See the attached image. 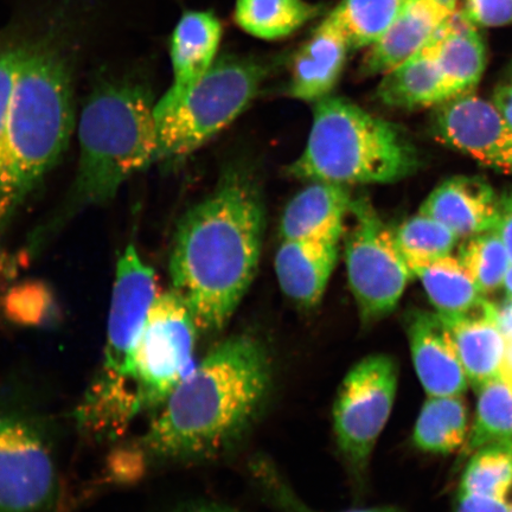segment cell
I'll list each match as a JSON object with an SVG mask.
<instances>
[{
    "label": "cell",
    "mask_w": 512,
    "mask_h": 512,
    "mask_svg": "<svg viewBox=\"0 0 512 512\" xmlns=\"http://www.w3.org/2000/svg\"><path fill=\"white\" fill-rule=\"evenodd\" d=\"M271 387L264 344L248 335L229 337L178 384L131 452L143 469L220 456L252 427Z\"/></svg>",
    "instance_id": "obj_1"
},
{
    "label": "cell",
    "mask_w": 512,
    "mask_h": 512,
    "mask_svg": "<svg viewBox=\"0 0 512 512\" xmlns=\"http://www.w3.org/2000/svg\"><path fill=\"white\" fill-rule=\"evenodd\" d=\"M266 228L264 202L251 179H223L183 216L170 256L172 290L190 307L198 330L229 323L258 271Z\"/></svg>",
    "instance_id": "obj_2"
},
{
    "label": "cell",
    "mask_w": 512,
    "mask_h": 512,
    "mask_svg": "<svg viewBox=\"0 0 512 512\" xmlns=\"http://www.w3.org/2000/svg\"><path fill=\"white\" fill-rule=\"evenodd\" d=\"M155 107L150 87L136 76L105 79L93 89L79 120L76 202L111 201L128 179L156 163Z\"/></svg>",
    "instance_id": "obj_3"
},
{
    "label": "cell",
    "mask_w": 512,
    "mask_h": 512,
    "mask_svg": "<svg viewBox=\"0 0 512 512\" xmlns=\"http://www.w3.org/2000/svg\"><path fill=\"white\" fill-rule=\"evenodd\" d=\"M418 164V152L398 126L348 99L326 96L316 102L305 149L288 172L349 187L398 182Z\"/></svg>",
    "instance_id": "obj_4"
},
{
    "label": "cell",
    "mask_w": 512,
    "mask_h": 512,
    "mask_svg": "<svg viewBox=\"0 0 512 512\" xmlns=\"http://www.w3.org/2000/svg\"><path fill=\"white\" fill-rule=\"evenodd\" d=\"M8 125L19 207L60 162L75 128L72 76L56 50L23 49Z\"/></svg>",
    "instance_id": "obj_5"
},
{
    "label": "cell",
    "mask_w": 512,
    "mask_h": 512,
    "mask_svg": "<svg viewBox=\"0 0 512 512\" xmlns=\"http://www.w3.org/2000/svg\"><path fill=\"white\" fill-rule=\"evenodd\" d=\"M157 296L155 270L140 258L136 246H128L115 271L104 361L76 412L81 430L111 435L131 424L125 389L128 364Z\"/></svg>",
    "instance_id": "obj_6"
},
{
    "label": "cell",
    "mask_w": 512,
    "mask_h": 512,
    "mask_svg": "<svg viewBox=\"0 0 512 512\" xmlns=\"http://www.w3.org/2000/svg\"><path fill=\"white\" fill-rule=\"evenodd\" d=\"M267 70L258 61L224 56L176 105L155 112L156 162L191 155L233 124L258 94Z\"/></svg>",
    "instance_id": "obj_7"
},
{
    "label": "cell",
    "mask_w": 512,
    "mask_h": 512,
    "mask_svg": "<svg viewBox=\"0 0 512 512\" xmlns=\"http://www.w3.org/2000/svg\"><path fill=\"white\" fill-rule=\"evenodd\" d=\"M197 331L190 307L174 290L158 294L128 364L125 389L134 418L159 409L194 370Z\"/></svg>",
    "instance_id": "obj_8"
},
{
    "label": "cell",
    "mask_w": 512,
    "mask_h": 512,
    "mask_svg": "<svg viewBox=\"0 0 512 512\" xmlns=\"http://www.w3.org/2000/svg\"><path fill=\"white\" fill-rule=\"evenodd\" d=\"M59 495L56 439L28 402L0 405V512H51Z\"/></svg>",
    "instance_id": "obj_9"
},
{
    "label": "cell",
    "mask_w": 512,
    "mask_h": 512,
    "mask_svg": "<svg viewBox=\"0 0 512 512\" xmlns=\"http://www.w3.org/2000/svg\"><path fill=\"white\" fill-rule=\"evenodd\" d=\"M350 214L354 226L345 241L349 286L363 323H375L396 309L413 273L368 198L352 200Z\"/></svg>",
    "instance_id": "obj_10"
},
{
    "label": "cell",
    "mask_w": 512,
    "mask_h": 512,
    "mask_svg": "<svg viewBox=\"0 0 512 512\" xmlns=\"http://www.w3.org/2000/svg\"><path fill=\"white\" fill-rule=\"evenodd\" d=\"M399 364L387 354H374L355 364L338 389L334 433L352 469H366L392 414L399 386Z\"/></svg>",
    "instance_id": "obj_11"
},
{
    "label": "cell",
    "mask_w": 512,
    "mask_h": 512,
    "mask_svg": "<svg viewBox=\"0 0 512 512\" xmlns=\"http://www.w3.org/2000/svg\"><path fill=\"white\" fill-rule=\"evenodd\" d=\"M432 128L439 142L512 175V128L490 102L471 94L447 100L435 111Z\"/></svg>",
    "instance_id": "obj_12"
},
{
    "label": "cell",
    "mask_w": 512,
    "mask_h": 512,
    "mask_svg": "<svg viewBox=\"0 0 512 512\" xmlns=\"http://www.w3.org/2000/svg\"><path fill=\"white\" fill-rule=\"evenodd\" d=\"M407 335L416 374L428 396H462L469 380L444 319L437 312H412Z\"/></svg>",
    "instance_id": "obj_13"
},
{
    "label": "cell",
    "mask_w": 512,
    "mask_h": 512,
    "mask_svg": "<svg viewBox=\"0 0 512 512\" xmlns=\"http://www.w3.org/2000/svg\"><path fill=\"white\" fill-rule=\"evenodd\" d=\"M222 36V25L213 12L188 11L179 19L170 41L174 82L155 107L169 110L213 66Z\"/></svg>",
    "instance_id": "obj_14"
},
{
    "label": "cell",
    "mask_w": 512,
    "mask_h": 512,
    "mask_svg": "<svg viewBox=\"0 0 512 512\" xmlns=\"http://www.w3.org/2000/svg\"><path fill=\"white\" fill-rule=\"evenodd\" d=\"M420 213L444 224L458 238L469 239L496 228L499 200L483 179L453 177L431 192Z\"/></svg>",
    "instance_id": "obj_15"
},
{
    "label": "cell",
    "mask_w": 512,
    "mask_h": 512,
    "mask_svg": "<svg viewBox=\"0 0 512 512\" xmlns=\"http://www.w3.org/2000/svg\"><path fill=\"white\" fill-rule=\"evenodd\" d=\"M453 12L438 0H408L395 22L370 46L361 64L363 75H384L418 53Z\"/></svg>",
    "instance_id": "obj_16"
},
{
    "label": "cell",
    "mask_w": 512,
    "mask_h": 512,
    "mask_svg": "<svg viewBox=\"0 0 512 512\" xmlns=\"http://www.w3.org/2000/svg\"><path fill=\"white\" fill-rule=\"evenodd\" d=\"M352 200L345 185L312 182L287 204L281 235L284 240L339 242Z\"/></svg>",
    "instance_id": "obj_17"
},
{
    "label": "cell",
    "mask_w": 512,
    "mask_h": 512,
    "mask_svg": "<svg viewBox=\"0 0 512 512\" xmlns=\"http://www.w3.org/2000/svg\"><path fill=\"white\" fill-rule=\"evenodd\" d=\"M349 49L341 30L326 18L294 55L288 94L310 102L330 96L341 78Z\"/></svg>",
    "instance_id": "obj_18"
},
{
    "label": "cell",
    "mask_w": 512,
    "mask_h": 512,
    "mask_svg": "<svg viewBox=\"0 0 512 512\" xmlns=\"http://www.w3.org/2000/svg\"><path fill=\"white\" fill-rule=\"evenodd\" d=\"M339 242L284 240L275 255L281 290L292 302L311 309L323 299L338 260Z\"/></svg>",
    "instance_id": "obj_19"
},
{
    "label": "cell",
    "mask_w": 512,
    "mask_h": 512,
    "mask_svg": "<svg viewBox=\"0 0 512 512\" xmlns=\"http://www.w3.org/2000/svg\"><path fill=\"white\" fill-rule=\"evenodd\" d=\"M443 319L473 388L477 390L501 375L508 342L498 329L491 300L485 299L466 315Z\"/></svg>",
    "instance_id": "obj_20"
},
{
    "label": "cell",
    "mask_w": 512,
    "mask_h": 512,
    "mask_svg": "<svg viewBox=\"0 0 512 512\" xmlns=\"http://www.w3.org/2000/svg\"><path fill=\"white\" fill-rule=\"evenodd\" d=\"M427 44L456 98L470 94L482 79L486 66V49L475 24L457 10Z\"/></svg>",
    "instance_id": "obj_21"
},
{
    "label": "cell",
    "mask_w": 512,
    "mask_h": 512,
    "mask_svg": "<svg viewBox=\"0 0 512 512\" xmlns=\"http://www.w3.org/2000/svg\"><path fill=\"white\" fill-rule=\"evenodd\" d=\"M377 98L393 108H413L440 105L456 98L441 73L430 46L424 48L400 66L383 75Z\"/></svg>",
    "instance_id": "obj_22"
},
{
    "label": "cell",
    "mask_w": 512,
    "mask_h": 512,
    "mask_svg": "<svg viewBox=\"0 0 512 512\" xmlns=\"http://www.w3.org/2000/svg\"><path fill=\"white\" fill-rule=\"evenodd\" d=\"M469 433L462 396H430L415 422L413 443L427 453L450 454L464 447Z\"/></svg>",
    "instance_id": "obj_23"
},
{
    "label": "cell",
    "mask_w": 512,
    "mask_h": 512,
    "mask_svg": "<svg viewBox=\"0 0 512 512\" xmlns=\"http://www.w3.org/2000/svg\"><path fill=\"white\" fill-rule=\"evenodd\" d=\"M413 275L420 279L428 299L443 318L466 315L486 299L462 262L452 255L420 267Z\"/></svg>",
    "instance_id": "obj_24"
},
{
    "label": "cell",
    "mask_w": 512,
    "mask_h": 512,
    "mask_svg": "<svg viewBox=\"0 0 512 512\" xmlns=\"http://www.w3.org/2000/svg\"><path fill=\"white\" fill-rule=\"evenodd\" d=\"M317 14L304 0H238L234 19L249 35L272 41L290 36Z\"/></svg>",
    "instance_id": "obj_25"
},
{
    "label": "cell",
    "mask_w": 512,
    "mask_h": 512,
    "mask_svg": "<svg viewBox=\"0 0 512 512\" xmlns=\"http://www.w3.org/2000/svg\"><path fill=\"white\" fill-rule=\"evenodd\" d=\"M476 392V419L463 447L464 457L486 445L512 439V382L499 375Z\"/></svg>",
    "instance_id": "obj_26"
},
{
    "label": "cell",
    "mask_w": 512,
    "mask_h": 512,
    "mask_svg": "<svg viewBox=\"0 0 512 512\" xmlns=\"http://www.w3.org/2000/svg\"><path fill=\"white\" fill-rule=\"evenodd\" d=\"M408 0H342L330 18L351 49L373 46L386 34Z\"/></svg>",
    "instance_id": "obj_27"
},
{
    "label": "cell",
    "mask_w": 512,
    "mask_h": 512,
    "mask_svg": "<svg viewBox=\"0 0 512 512\" xmlns=\"http://www.w3.org/2000/svg\"><path fill=\"white\" fill-rule=\"evenodd\" d=\"M393 234L396 246L412 273L451 255L459 239L444 224L421 213L409 217Z\"/></svg>",
    "instance_id": "obj_28"
},
{
    "label": "cell",
    "mask_w": 512,
    "mask_h": 512,
    "mask_svg": "<svg viewBox=\"0 0 512 512\" xmlns=\"http://www.w3.org/2000/svg\"><path fill=\"white\" fill-rule=\"evenodd\" d=\"M512 489V439L489 444L472 454L459 491L507 499Z\"/></svg>",
    "instance_id": "obj_29"
},
{
    "label": "cell",
    "mask_w": 512,
    "mask_h": 512,
    "mask_svg": "<svg viewBox=\"0 0 512 512\" xmlns=\"http://www.w3.org/2000/svg\"><path fill=\"white\" fill-rule=\"evenodd\" d=\"M23 49L0 51V235L17 210L9 139V107Z\"/></svg>",
    "instance_id": "obj_30"
},
{
    "label": "cell",
    "mask_w": 512,
    "mask_h": 512,
    "mask_svg": "<svg viewBox=\"0 0 512 512\" xmlns=\"http://www.w3.org/2000/svg\"><path fill=\"white\" fill-rule=\"evenodd\" d=\"M458 259L485 296L504 285L511 267L507 248L496 230L467 239Z\"/></svg>",
    "instance_id": "obj_31"
},
{
    "label": "cell",
    "mask_w": 512,
    "mask_h": 512,
    "mask_svg": "<svg viewBox=\"0 0 512 512\" xmlns=\"http://www.w3.org/2000/svg\"><path fill=\"white\" fill-rule=\"evenodd\" d=\"M463 14L472 24L502 27L512 23V0H464Z\"/></svg>",
    "instance_id": "obj_32"
},
{
    "label": "cell",
    "mask_w": 512,
    "mask_h": 512,
    "mask_svg": "<svg viewBox=\"0 0 512 512\" xmlns=\"http://www.w3.org/2000/svg\"><path fill=\"white\" fill-rule=\"evenodd\" d=\"M47 296H38L36 292L17 291L8 298L6 311L10 318L21 324H40L49 311Z\"/></svg>",
    "instance_id": "obj_33"
},
{
    "label": "cell",
    "mask_w": 512,
    "mask_h": 512,
    "mask_svg": "<svg viewBox=\"0 0 512 512\" xmlns=\"http://www.w3.org/2000/svg\"><path fill=\"white\" fill-rule=\"evenodd\" d=\"M264 475L265 483L270 486V491L275 501L278 502L281 509L286 512H319L313 510L307 505H305L300 499L293 495V492L287 488V486L278 480L275 477L273 472L266 471V467L264 466ZM343 512H401L399 509L393 507H376V508H367V509H355L348 510Z\"/></svg>",
    "instance_id": "obj_34"
},
{
    "label": "cell",
    "mask_w": 512,
    "mask_h": 512,
    "mask_svg": "<svg viewBox=\"0 0 512 512\" xmlns=\"http://www.w3.org/2000/svg\"><path fill=\"white\" fill-rule=\"evenodd\" d=\"M507 499L465 494L459 491L456 512H509Z\"/></svg>",
    "instance_id": "obj_35"
},
{
    "label": "cell",
    "mask_w": 512,
    "mask_h": 512,
    "mask_svg": "<svg viewBox=\"0 0 512 512\" xmlns=\"http://www.w3.org/2000/svg\"><path fill=\"white\" fill-rule=\"evenodd\" d=\"M494 230L507 248L512 264V192L499 200V217Z\"/></svg>",
    "instance_id": "obj_36"
},
{
    "label": "cell",
    "mask_w": 512,
    "mask_h": 512,
    "mask_svg": "<svg viewBox=\"0 0 512 512\" xmlns=\"http://www.w3.org/2000/svg\"><path fill=\"white\" fill-rule=\"evenodd\" d=\"M494 303L495 319L499 331L507 339L512 342V296H507L499 302Z\"/></svg>",
    "instance_id": "obj_37"
},
{
    "label": "cell",
    "mask_w": 512,
    "mask_h": 512,
    "mask_svg": "<svg viewBox=\"0 0 512 512\" xmlns=\"http://www.w3.org/2000/svg\"><path fill=\"white\" fill-rule=\"evenodd\" d=\"M494 102L498 112L512 128V81L496 89Z\"/></svg>",
    "instance_id": "obj_38"
},
{
    "label": "cell",
    "mask_w": 512,
    "mask_h": 512,
    "mask_svg": "<svg viewBox=\"0 0 512 512\" xmlns=\"http://www.w3.org/2000/svg\"><path fill=\"white\" fill-rule=\"evenodd\" d=\"M168 512H238L226 507H222V505L216 503H206V502H197V503H185L178 505V507L168 511Z\"/></svg>",
    "instance_id": "obj_39"
},
{
    "label": "cell",
    "mask_w": 512,
    "mask_h": 512,
    "mask_svg": "<svg viewBox=\"0 0 512 512\" xmlns=\"http://www.w3.org/2000/svg\"><path fill=\"white\" fill-rule=\"evenodd\" d=\"M501 375L512 382V342L508 343L507 350H505Z\"/></svg>",
    "instance_id": "obj_40"
},
{
    "label": "cell",
    "mask_w": 512,
    "mask_h": 512,
    "mask_svg": "<svg viewBox=\"0 0 512 512\" xmlns=\"http://www.w3.org/2000/svg\"><path fill=\"white\" fill-rule=\"evenodd\" d=\"M505 290H507L509 296H512V266L509 268L507 277L504 280Z\"/></svg>",
    "instance_id": "obj_41"
},
{
    "label": "cell",
    "mask_w": 512,
    "mask_h": 512,
    "mask_svg": "<svg viewBox=\"0 0 512 512\" xmlns=\"http://www.w3.org/2000/svg\"><path fill=\"white\" fill-rule=\"evenodd\" d=\"M439 3L447 6L452 11H457L458 0H438Z\"/></svg>",
    "instance_id": "obj_42"
},
{
    "label": "cell",
    "mask_w": 512,
    "mask_h": 512,
    "mask_svg": "<svg viewBox=\"0 0 512 512\" xmlns=\"http://www.w3.org/2000/svg\"><path fill=\"white\" fill-rule=\"evenodd\" d=\"M509 512H512V505H510V509H509Z\"/></svg>",
    "instance_id": "obj_43"
}]
</instances>
